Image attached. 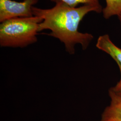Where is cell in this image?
<instances>
[{
  "label": "cell",
  "mask_w": 121,
  "mask_h": 121,
  "mask_svg": "<svg viewBox=\"0 0 121 121\" xmlns=\"http://www.w3.org/2000/svg\"><path fill=\"white\" fill-rule=\"evenodd\" d=\"M39 16L16 17L1 22L0 46L1 47L25 48L37 41Z\"/></svg>",
  "instance_id": "2"
},
{
  "label": "cell",
  "mask_w": 121,
  "mask_h": 121,
  "mask_svg": "<svg viewBox=\"0 0 121 121\" xmlns=\"http://www.w3.org/2000/svg\"><path fill=\"white\" fill-rule=\"evenodd\" d=\"M119 69L120 71V73H121V78L119 80V81L117 82V84L114 86L112 87L110 90L114 92L117 93L118 92H120L121 91V67H119Z\"/></svg>",
  "instance_id": "8"
},
{
  "label": "cell",
  "mask_w": 121,
  "mask_h": 121,
  "mask_svg": "<svg viewBox=\"0 0 121 121\" xmlns=\"http://www.w3.org/2000/svg\"><path fill=\"white\" fill-rule=\"evenodd\" d=\"M106 6L103 9L102 13L105 19H108L113 16H118L121 13V0H105Z\"/></svg>",
  "instance_id": "6"
},
{
  "label": "cell",
  "mask_w": 121,
  "mask_h": 121,
  "mask_svg": "<svg viewBox=\"0 0 121 121\" xmlns=\"http://www.w3.org/2000/svg\"><path fill=\"white\" fill-rule=\"evenodd\" d=\"M34 16L41 17L43 21L39 25L38 31L49 30L48 35L58 39L64 43L65 51L70 55L74 54L75 47L81 45L85 50L93 39V35L82 33L78 30L80 22L88 13L102 12V6L84 4L73 8L61 3H56L50 9H41L33 6Z\"/></svg>",
  "instance_id": "1"
},
{
  "label": "cell",
  "mask_w": 121,
  "mask_h": 121,
  "mask_svg": "<svg viewBox=\"0 0 121 121\" xmlns=\"http://www.w3.org/2000/svg\"><path fill=\"white\" fill-rule=\"evenodd\" d=\"M39 0H0V22L16 17H30L33 15L32 8Z\"/></svg>",
  "instance_id": "3"
},
{
  "label": "cell",
  "mask_w": 121,
  "mask_h": 121,
  "mask_svg": "<svg viewBox=\"0 0 121 121\" xmlns=\"http://www.w3.org/2000/svg\"><path fill=\"white\" fill-rule=\"evenodd\" d=\"M96 47L109 55L117 62L119 67H121V49L112 42L108 35L99 36L97 40Z\"/></svg>",
  "instance_id": "5"
},
{
  "label": "cell",
  "mask_w": 121,
  "mask_h": 121,
  "mask_svg": "<svg viewBox=\"0 0 121 121\" xmlns=\"http://www.w3.org/2000/svg\"><path fill=\"white\" fill-rule=\"evenodd\" d=\"M109 95L111 102L103 112L101 121H121V98L111 90Z\"/></svg>",
  "instance_id": "4"
},
{
  "label": "cell",
  "mask_w": 121,
  "mask_h": 121,
  "mask_svg": "<svg viewBox=\"0 0 121 121\" xmlns=\"http://www.w3.org/2000/svg\"><path fill=\"white\" fill-rule=\"evenodd\" d=\"M56 4L61 3L66 4L69 7L75 8L80 4L93 5L95 6H101L99 0H50Z\"/></svg>",
  "instance_id": "7"
},
{
  "label": "cell",
  "mask_w": 121,
  "mask_h": 121,
  "mask_svg": "<svg viewBox=\"0 0 121 121\" xmlns=\"http://www.w3.org/2000/svg\"><path fill=\"white\" fill-rule=\"evenodd\" d=\"M118 17H119V20H120V22H121V14H120L118 16Z\"/></svg>",
  "instance_id": "10"
},
{
  "label": "cell",
  "mask_w": 121,
  "mask_h": 121,
  "mask_svg": "<svg viewBox=\"0 0 121 121\" xmlns=\"http://www.w3.org/2000/svg\"><path fill=\"white\" fill-rule=\"evenodd\" d=\"M114 93H115L116 94H117V95H118V96H119L120 98H121V91H120V92H117V93H115V92H114Z\"/></svg>",
  "instance_id": "9"
}]
</instances>
